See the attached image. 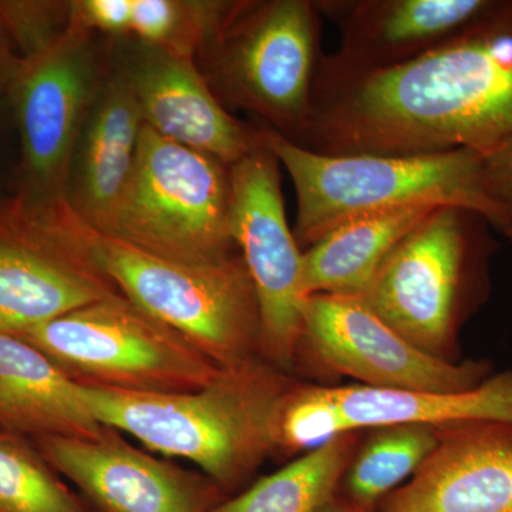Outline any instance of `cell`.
<instances>
[{"mask_svg":"<svg viewBox=\"0 0 512 512\" xmlns=\"http://www.w3.org/2000/svg\"><path fill=\"white\" fill-rule=\"evenodd\" d=\"M512 136V0L412 62L315 83L292 143L319 154L483 151Z\"/></svg>","mask_w":512,"mask_h":512,"instance_id":"obj_1","label":"cell"},{"mask_svg":"<svg viewBox=\"0 0 512 512\" xmlns=\"http://www.w3.org/2000/svg\"><path fill=\"white\" fill-rule=\"evenodd\" d=\"M295 383L268 360L224 367L188 393H144L79 383L101 426L150 450L184 458L224 493L247 480L278 450L279 424Z\"/></svg>","mask_w":512,"mask_h":512,"instance_id":"obj_2","label":"cell"},{"mask_svg":"<svg viewBox=\"0 0 512 512\" xmlns=\"http://www.w3.org/2000/svg\"><path fill=\"white\" fill-rule=\"evenodd\" d=\"M262 128L265 146L284 165L295 188L293 234L301 249L357 217L409 205L467 208L495 227L497 215L485 188L480 151L319 154Z\"/></svg>","mask_w":512,"mask_h":512,"instance_id":"obj_3","label":"cell"},{"mask_svg":"<svg viewBox=\"0 0 512 512\" xmlns=\"http://www.w3.org/2000/svg\"><path fill=\"white\" fill-rule=\"evenodd\" d=\"M483 215L440 207L399 242L359 296L412 345L447 359L461 320L488 291L497 241Z\"/></svg>","mask_w":512,"mask_h":512,"instance_id":"obj_4","label":"cell"},{"mask_svg":"<svg viewBox=\"0 0 512 512\" xmlns=\"http://www.w3.org/2000/svg\"><path fill=\"white\" fill-rule=\"evenodd\" d=\"M229 167L143 124L137 156L106 237L147 254L208 264L237 254Z\"/></svg>","mask_w":512,"mask_h":512,"instance_id":"obj_5","label":"cell"},{"mask_svg":"<svg viewBox=\"0 0 512 512\" xmlns=\"http://www.w3.org/2000/svg\"><path fill=\"white\" fill-rule=\"evenodd\" d=\"M94 255L128 301L180 333L218 366L258 357V298L239 252L208 264H184L99 234Z\"/></svg>","mask_w":512,"mask_h":512,"instance_id":"obj_6","label":"cell"},{"mask_svg":"<svg viewBox=\"0 0 512 512\" xmlns=\"http://www.w3.org/2000/svg\"><path fill=\"white\" fill-rule=\"evenodd\" d=\"M74 382L144 393H188L224 367L123 293L20 333Z\"/></svg>","mask_w":512,"mask_h":512,"instance_id":"obj_7","label":"cell"},{"mask_svg":"<svg viewBox=\"0 0 512 512\" xmlns=\"http://www.w3.org/2000/svg\"><path fill=\"white\" fill-rule=\"evenodd\" d=\"M97 237L67 197L28 192L0 211V332L18 336L120 295L97 264Z\"/></svg>","mask_w":512,"mask_h":512,"instance_id":"obj_8","label":"cell"},{"mask_svg":"<svg viewBox=\"0 0 512 512\" xmlns=\"http://www.w3.org/2000/svg\"><path fill=\"white\" fill-rule=\"evenodd\" d=\"M312 0L232 3L211 40L222 92L295 140L312 113L322 30Z\"/></svg>","mask_w":512,"mask_h":512,"instance_id":"obj_9","label":"cell"},{"mask_svg":"<svg viewBox=\"0 0 512 512\" xmlns=\"http://www.w3.org/2000/svg\"><path fill=\"white\" fill-rule=\"evenodd\" d=\"M279 165L264 141L229 167V224L258 298L261 353L284 370L301 345L306 296L303 251L286 220Z\"/></svg>","mask_w":512,"mask_h":512,"instance_id":"obj_10","label":"cell"},{"mask_svg":"<svg viewBox=\"0 0 512 512\" xmlns=\"http://www.w3.org/2000/svg\"><path fill=\"white\" fill-rule=\"evenodd\" d=\"M471 421L512 424V370L458 393L295 384L282 412L278 450L295 453L338 434L375 427L419 424L441 429Z\"/></svg>","mask_w":512,"mask_h":512,"instance_id":"obj_11","label":"cell"},{"mask_svg":"<svg viewBox=\"0 0 512 512\" xmlns=\"http://www.w3.org/2000/svg\"><path fill=\"white\" fill-rule=\"evenodd\" d=\"M301 346L333 372L377 389L467 392L491 373L490 363H457L416 348L356 295L308 296L302 309Z\"/></svg>","mask_w":512,"mask_h":512,"instance_id":"obj_12","label":"cell"},{"mask_svg":"<svg viewBox=\"0 0 512 512\" xmlns=\"http://www.w3.org/2000/svg\"><path fill=\"white\" fill-rule=\"evenodd\" d=\"M89 32L70 15L55 45L20 66L16 117L32 194L67 197L74 150L100 90Z\"/></svg>","mask_w":512,"mask_h":512,"instance_id":"obj_13","label":"cell"},{"mask_svg":"<svg viewBox=\"0 0 512 512\" xmlns=\"http://www.w3.org/2000/svg\"><path fill=\"white\" fill-rule=\"evenodd\" d=\"M493 0H316L340 32L338 52L323 56L315 83L339 82L402 66L446 42Z\"/></svg>","mask_w":512,"mask_h":512,"instance_id":"obj_14","label":"cell"},{"mask_svg":"<svg viewBox=\"0 0 512 512\" xmlns=\"http://www.w3.org/2000/svg\"><path fill=\"white\" fill-rule=\"evenodd\" d=\"M47 460L103 512H208L224 491L120 439L46 436Z\"/></svg>","mask_w":512,"mask_h":512,"instance_id":"obj_15","label":"cell"},{"mask_svg":"<svg viewBox=\"0 0 512 512\" xmlns=\"http://www.w3.org/2000/svg\"><path fill=\"white\" fill-rule=\"evenodd\" d=\"M439 444L380 512H512V424L439 429Z\"/></svg>","mask_w":512,"mask_h":512,"instance_id":"obj_16","label":"cell"},{"mask_svg":"<svg viewBox=\"0 0 512 512\" xmlns=\"http://www.w3.org/2000/svg\"><path fill=\"white\" fill-rule=\"evenodd\" d=\"M127 74L144 124L231 167L264 146V128L232 116L191 56L151 47Z\"/></svg>","mask_w":512,"mask_h":512,"instance_id":"obj_17","label":"cell"},{"mask_svg":"<svg viewBox=\"0 0 512 512\" xmlns=\"http://www.w3.org/2000/svg\"><path fill=\"white\" fill-rule=\"evenodd\" d=\"M143 114L126 76L101 87L74 150L67 200L84 222L109 235L114 215L126 190Z\"/></svg>","mask_w":512,"mask_h":512,"instance_id":"obj_18","label":"cell"},{"mask_svg":"<svg viewBox=\"0 0 512 512\" xmlns=\"http://www.w3.org/2000/svg\"><path fill=\"white\" fill-rule=\"evenodd\" d=\"M0 419L46 436L94 439L106 433L79 383L19 336L0 332Z\"/></svg>","mask_w":512,"mask_h":512,"instance_id":"obj_19","label":"cell"},{"mask_svg":"<svg viewBox=\"0 0 512 512\" xmlns=\"http://www.w3.org/2000/svg\"><path fill=\"white\" fill-rule=\"evenodd\" d=\"M441 205H409L345 222L303 251L306 298L360 295L387 255Z\"/></svg>","mask_w":512,"mask_h":512,"instance_id":"obj_20","label":"cell"},{"mask_svg":"<svg viewBox=\"0 0 512 512\" xmlns=\"http://www.w3.org/2000/svg\"><path fill=\"white\" fill-rule=\"evenodd\" d=\"M357 446V431L338 434L208 512H318L339 494Z\"/></svg>","mask_w":512,"mask_h":512,"instance_id":"obj_21","label":"cell"},{"mask_svg":"<svg viewBox=\"0 0 512 512\" xmlns=\"http://www.w3.org/2000/svg\"><path fill=\"white\" fill-rule=\"evenodd\" d=\"M439 440V429L419 424L370 429L353 454L340 494L360 511L379 510L387 495L414 476Z\"/></svg>","mask_w":512,"mask_h":512,"instance_id":"obj_22","label":"cell"},{"mask_svg":"<svg viewBox=\"0 0 512 512\" xmlns=\"http://www.w3.org/2000/svg\"><path fill=\"white\" fill-rule=\"evenodd\" d=\"M0 512H86L40 461L0 436Z\"/></svg>","mask_w":512,"mask_h":512,"instance_id":"obj_23","label":"cell"},{"mask_svg":"<svg viewBox=\"0 0 512 512\" xmlns=\"http://www.w3.org/2000/svg\"><path fill=\"white\" fill-rule=\"evenodd\" d=\"M56 6L49 3L8 2L0 3V26L15 37L26 52L23 63L30 62L55 45L63 32L52 29ZM69 26V25H67Z\"/></svg>","mask_w":512,"mask_h":512,"instance_id":"obj_24","label":"cell"},{"mask_svg":"<svg viewBox=\"0 0 512 512\" xmlns=\"http://www.w3.org/2000/svg\"><path fill=\"white\" fill-rule=\"evenodd\" d=\"M480 153L485 188L497 215L494 231L512 239V136Z\"/></svg>","mask_w":512,"mask_h":512,"instance_id":"obj_25","label":"cell"},{"mask_svg":"<svg viewBox=\"0 0 512 512\" xmlns=\"http://www.w3.org/2000/svg\"><path fill=\"white\" fill-rule=\"evenodd\" d=\"M74 5L72 18L86 29L130 32L133 0H84Z\"/></svg>","mask_w":512,"mask_h":512,"instance_id":"obj_26","label":"cell"},{"mask_svg":"<svg viewBox=\"0 0 512 512\" xmlns=\"http://www.w3.org/2000/svg\"><path fill=\"white\" fill-rule=\"evenodd\" d=\"M318 512H363L355 505L350 504L342 494H336L332 500L328 501Z\"/></svg>","mask_w":512,"mask_h":512,"instance_id":"obj_27","label":"cell"}]
</instances>
